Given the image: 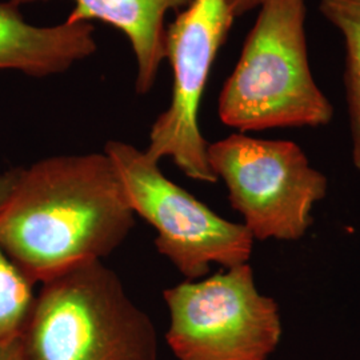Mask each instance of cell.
<instances>
[{
	"mask_svg": "<svg viewBox=\"0 0 360 360\" xmlns=\"http://www.w3.org/2000/svg\"><path fill=\"white\" fill-rule=\"evenodd\" d=\"M104 153L115 165L134 214L156 231L158 252L186 281L206 278L214 264L227 270L250 262L254 238L243 223L221 218L135 146L110 141Z\"/></svg>",
	"mask_w": 360,
	"mask_h": 360,
	"instance_id": "obj_5",
	"label": "cell"
},
{
	"mask_svg": "<svg viewBox=\"0 0 360 360\" xmlns=\"http://www.w3.org/2000/svg\"><path fill=\"white\" fill-rule=\"evenodd\" d=\"M135 214L105 153L60 155L18 168L0 211V245L32 283L103 260L127 239Z\"/></svg>",
	"mask_w": 360,
	"mask_h": 360,
	"instance_id": "obj_1",
	"label": "cell"
},
{
	"mask_svg": "<svg viewBox=\"0 0 360 360\" xmlns=\"http://www.w3.org/2000/svg\"><path fill=\"white\" fill-rule=\"evenodd\" d=\"M264 1L266 0H229V4L233 18H238L260 7Z\"/></svg>",
	"mask_w": 360,
	"mask_h": 360,
	"instance_id": "obj_14",
	"label": "cell"
},
{
	"mask_svg": "<svg viewBox=\"0 0 360 360\" xmlns=\"http://www.w3.org/2000/svg\"><path fill=\"white\" fill-rule=\"evenodd\" d=\"M208 163L254 240H300L314 223V206L328 179L296 143L232 134L208 143Z\"/></svg>",
	"mask_w": 360,
	"mask_h": 360,
	"instance_id": "obj_6",
	"label": "cell"
},
{
	"mask_svg": "<svg viewBox=\"0 0 360 360\" xmlns=\"http://www.w3.org/2000/svg\"><path fill=\"white\" fill-rule=\"evenodd\" d=\"M229 0H191L166 28L165 53L172 68V96L158 116L144 151L155 162L171 158L198 181L217 183L208 163L199 110L217 53L233 22Z\"/></svg>",
	"mask_w": 360,
	"mask_h": 360,
	"instance_id": "obj_7",
	"label": "cell"
},
{
	"mask_svg": "<svg viewBox=\"0 0 360 360\" xmlns=\"http://www.w3.org/2000/svg\"><path fill=\"white\" fill-rule=\"evenodd\" d=\"M34 285L0 245V340L20 334L37 296Z\"/></svg>",
	"mask_w": 360,
	"mask_h": 360,
	"instance_id": "obj_11",
	"label": "cell"
},
{
	"mask_svg": "<svg viewBox=\"0 0 360 360\" xmlns=\"http://www.w3.org/2000/svg\"><path fill=\"white\" fill-rule=\"evenodd\" d=\"M25 360H158L154 323L103 260L41 283L18 336Z\"/></svg>",
	"mask_w": 360,
	"mask_h": 360,
	"instance_id": "obj_2",
	"label": "cell"
},
{
	"mask_svg": "<svg viewBox=\"0 0 360 360\" xmlns=\"http://www.w3.org/2000/svg\"><path fill=\"white\" fill-rule=\"evenodd\" d=\"M219 96V117L240 132L322 127L334 107L315 83L304 0H266Z\"/></svg>",
	"mask_w": 360,
	"mask_h": 360,
	"instance_id": "obj_3",
	"label": "cell"
},
{
	"mask_svg": "<svg viewBox=\"0 0 360 360\" xmlns=\"http://www.w3.org/2000/svg\"><path fill=\"white\" fill-rule=\"evenodd\" d=\"M0 360H25L18 338L0 340Z\"/></svg>",
	"mask_w": 360,
	"mask_h": 360,
	"instance_id": "obj_13",
	"label": "cell"
},
{
	"mask_svg": "<svg viewBox=\"0 0 360 360\" xmlns=\"http://www.w3.org/2000/svg\"><path fill=\"white\" fill-rule=\"evenodd\" d=\"M95 28L87 22L39 27L25 20L10 0L0 3V71L34 77L63 74L96 52Z\"/></svg>",
	"mask_w": 360,
	"mask_h": 360,
	"instance_id": "obj_8",
	"label": "cell"
},
{
	"mask_svg": "<svg viewBox=\"0 0 360 360\" xmlns=\"http://www.w3.org/2000/svg\"><path fill=\"white\" fill-rule=\"evenodd\" d=\"M18 179V168L0 174V211L7 205Z\"/></svg>",
	"mask_w": 360,
	"mask_h": 360,
	"instance_id": "obj_12",
	"label": "cell"
},
{
	"mask_svg": "<svg viewBox=\"0 0 360 360\" xmlns=\"http://www.w3.org/2000/svg\"><path fill=\"white\" fill-rule=\"evenodd\" d=\"M319 8L345 39L351 154L354 166L360 171V0H321Z\"/></svg>",
	"mask_w": 360,
	"mask_h": 360,
	"instance_id": "obj_10",
	"label": "cell"
},
{
	"mask_svg": "<svg viewBox=\"0 0 360 360\" xmlns=\"http://www.w3.org/2000/svg\"><path fill=\"white\" fill-rule=\"evenodd\" d=\"M167 343L176 360H269L283 327L275 299L245 263L167 288Z\"/></svg>",
	"mask_w": 360,
	"mask_h": 360,
	"instance_id": "obj_4",
	"label": "cell"
},
{
	"mask_svg": "<svg viewBox=\"0 0 360 360\" xmlns=\"http://www.w3.org/2000/svg\"><path fill=\"white\" fill-rule=\"evenodd\" d=\"M15 6L43 0H10ZM67 20L80 23L99 20L115 27L129 39L136 60L135 87L139 94L153 89L162 62L166 59V16L186 8L191 0H74Z\"/></svg>",
	"mask_w": 360,
	"mask_h": 360,
	"instance_id": "obj_9",
	"label": "cell"
}]
</instances>
